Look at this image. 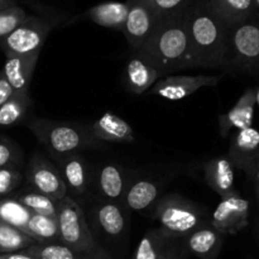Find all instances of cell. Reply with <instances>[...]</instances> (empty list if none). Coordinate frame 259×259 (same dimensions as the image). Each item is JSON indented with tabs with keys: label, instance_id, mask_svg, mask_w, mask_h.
<instances>
[{
	"label": "cell",
	"instance_id": "cell-32",
	"mask_svg": "<svg viewBox=\"0 0 259 259\" xmlns=\"http://www.w3.org/2000/svg\"><path fill=\"white\" fill-rule=\"evenodd\" d=\"M192 2L194 0H148L159 23L185 13Z\"/></svg>",
	"mask_w": 259,
	"mask_h": 259
},
{
	"label": "cell",
	"instance_id": "cell-31",
	"mask_svg": "<svg viewBox=\"0 0 259 259\" xmlns=\"http://www.w3.org/2000/svg\"><path fill=\"white\" fill-rule=\"evenodd\" d=\"M24 250L37 259H83L85 257L61 242L35 243Z\"/></svg>",
	"mask_w": 259,
	"mask_h": 259
},
{
	"label": "cell",
	"instance_id": "cell-33",
	"mask_svg": "<svg viewBox=\"0 0 259 259\" xmlns=\"http://www.w3.org/2000/svg\"><path fill=\"white\" fill-rule=\"evenodd\" d=\"M28 14L19 5H13L7 9L0 10V42L7 38L13 30L17 29L25 19Z\"/></svg>",
	"mask_w": 259,
	"mask_h": 259
},
{
	"label": "cell",
	"instance_id": "cell-14",
	"mask_svg": "<svg viewBox=\"0 0 259 259\" xmlns=\"http://www.w3.org/2000/svg\"><path fill=\"white\" fill-rule=\"evenodd\" d=\"M161 78L158 70L141 52H136L126 62L125 83L131 93L137 95L147 93Z\"/></svg>",
	"mask_w": 259,
	"mask_h": 259
},
{
	"label": "cell",
	"instance_id": "cell-8",
	"mask_svg": "<svg viewBox=\"0 0 259 259\" xmlns=\"http://www.w3.org/2000/svg\"><path fill=\"white\" fill-rule=\"evenodd\" d=\"M128 15L121 32L134 51H139L151 39L159 22L148 0H126Z\"/></svg>",
	"mask_w": 259,
	"mask_h": 259
},
{
	"label": "cell",
	"instance_id": "cell-35",
	"mask_svg": "<svg viewBox=\"0 0 259 259\" xmlns=\"http://www.w3.org/2000/svg\"><path fill=\"white\" fill-rule=\"evenodd\" d=\"M20 152L18 147L10 141H0V168L17 166L19 162Z\"/></svg>",
	"mask_w": 259,
	"mask_h": 259
},
{
	"label": "cell",
	"instance_id": "cell-2",
	"mask_svg": "<svg viewBox=\"0 0 259 259\" xmlns=\"http://www.w3.org/2000/svg\"><path fill=\"white\" fill-rule=\"evenodd\" d=\"M162 77L180 70L196 68L185 13L162 20L142 50Z\"/></svg>",
	"mask_w": 259,
	"mask_h": 259
},
{
	"label": "cell",
	"instance_id": "cell-27",
	"mask_svg": "<svg viewBox=\"0 0 259 259\" xmlns=\"http://www.w3.org/2000/svg\"><path fill=\"white\" fill-rule=\"evenodd\" d=\"M14 199H17L20 204L24 205L32 214L57 218L58 201L47 196V195L30 190V191H25L17 195Z\"/></svg>",
	"mask_w": 259,
	"mask_h": 259
},
{
	"label": "cell",
	"instance_id": "cell-26",
	"mask_svg": "<svg viewBox=\"0 0 259 259\" xmlns=\"http://www.w3.org/2000/svg\"><path fill=\"white\" fill-rule=\"evenodd\" d=\"M171 240L161 229L147 230L137 247L134 259H158Z\"/></svg>",
	"mask_w": 259,
	"mask_h": 259
},
{
	"label": "cell",
	"instance_id": "cell-37",
	"mask_svg": "<svg viewBox=\"0 0 259 259\" xmlns=\"http://www.w3.org/2000/svg\"><path fill=\"white\" fill-rule=\"evenodd\" d=\"M158 259H180V250L177 245L169 242Z\"/></svg>",
	"mask_w": 259,
	"mask_h": 259
},
{
	"label": "cell",
	"instance_id": "cell-17",
	"mask_svg": "<svg viewBox=\"0 0 259 259\" xmlns=\"http://www.w3.org/2000/svg\"><path fill=\"white\" fill-rule=\"evenodd\" d=\"M90 133L93 138L111 143H133L136 134L126 120L111 113H105L91 125Z\"/></svg>",
	"mask_w": 259,
	"mask_h": 259
},
{
	"label": "cell",
	"instance_id": "cell-1",
	"mask_svg": "<svg viewBox=\"0 0 259 259\" xmlns=\"http://www.w3.org/2000/svg\"><path fill=\"white\" fill-rule=\"evenodd\" d=\"M196 68L225 70L229 25L211 9L207 0H194L185 12Z\"/></svg>",
	"mask_w": 259,
	"mask_h": 259
},
{
	"label": "cell",
	"instance_id": "cell-42",
	"mask_svg": "<svg viewBox=\"0 0 259 259\" xmlns=\"http://www.w3.org/2000/svg\"><path fill=\"white\" fill-rule=\"evenodd\" d=\"M254 94H255V104H257L259 108V85L257 88H254Z\"/></svg>",
	"mask_w": 259,
	"mask_h": 259
},
{
	"label": "cell",
	"instance_id": "cell-4",
	"mask_svg": "<svg viewBox=\"0 0 259 259\" xmlns=\"http://www.w3.org/2000/svg\"><path fill=\"white\" fill-rule=\"evenodd\" d=\"M227 72L259 75V19L242 20L228 27Z\"/></svg>",
	"mask_w": 259,
	"mask_h": 259
},
{
	"label": "cell",
	"instance_id": "cell-13",
	"mask_svg": "<svg viewBox=\"0 0 259 259\" xmlns=\"http://www.w3.org/2000/svg\"><path fill=\"white\" fill-rule=\"evenodd\" d=\"M255 108L254 88H249L244 91L235 105L228 113L219 116V129L223 138H227L233 131H242L250 128L253 124Z\"/></svg>",
	"mask_w": 259,
	"mask_h": 259
},
{
	"label": "cell",
	"instance_id": "cell-39",
	"mask_svg": "<svg viewBox=\"0 0 259 259\" xmlns=\"http://www.w3.org/2000/svg\"><path fill=\"white\" fill-rule=\"evenodd\" d=\"M0 259H37L29 254L25 250H19V252L14 253H5V254H0Z\"/></svg>",
	"mask_w": 259,
	"mask_h": 259
},
{
	"label": "cell",
	"instance_id": "cell-29",
	"mask_svg": "<svg viewBox=\"0 0 259 259\" xmlns=\"http://www.w3.org/2000/svg\"><path fill=\"white\" fill-rule=\"evenodd\" d=\"M32 212L17 199H0V223L24 232Z\"/></svg>",
	"mask_w": 259,
	"mask_h": 259
},
{
	"label": "cell",
	"instance_id": "cell-12",
	"mask_svg": "<svg viewBox=\"0 0 259 259\" xmlns=\"http://www.w3.org/2000/svg\"><path fill=\"white\" fill-rule=\"evenodd\" d=\"M228 157L234 167L242 169L249 176L259 162V131L245 128L235 132L230 142Z\"/></svg>",
	"mask_w": 259,
	"mask_h": 259
},
{
	"label": "cell",
	"instance_id": "cell-24",
	"mask_svg": "<svg viewBox=\"0 0 259 259\" xmlns=\"http://www.w3.org/2000/svg\"><path fill=\"white\" fill-rule=\"evenodd\" d=\"M211 9L228 25L249 19L255 12L254 0H207Z\"/></svg>",
	"mask_w": 259,
	"mask_h": 259
},
{
	"label": "cell",
	"instance_id": "cell-28",
	"mask_svg": "<svg viewBox=\"0 0 259 259\" xmlns=\"http://www.w3.org/2000/svg\"><path fill=\"white\" fill-rule=\"evenodd\" d=\"M35 243L37 242L23 230L0 223V254L24 250Z\"/></svg>",
	"mask_w": 259,
	"mask_h": 259
},
{
	"label": "cell",
	"instance_id": "cell-41",
	"mask_svg": "<svg viewBox=\"0 0 259 259\" xmlns=\"http://www.w3.org/2000/svg\"><path fill=\"white\" fill-rule=\"evenodd\" d=\"M15 5V0H0V10Z\"/></svg>",
	"mask_w": 259,
	"mask_h": 259
},
{
	"label": "cell",
	"instance_id": "cell-10",
	"mask_svg": "<svg viewBox=\"0 0 259 259\" xmlns=\"http://www.w3.org/2000/svg\"><path fill=\"white\" fill-rule=\"evenodd\" d=\"M222 76L196 75V76H166L157 81L148 90L151 95L159 96L169 101L184 100L202 88H212L219 83Z\"/></svg>",
	"mask_w": 259,
	"mask_h": 259
},
{
	"label": "cell",
	"instance_id": "cell-22",
	"mask_svg": "<svg viewBox=\"0 0 259 259\" xmlns=\"http://www.w3.org/2000/svg\"><path fill=\"white\" fill-rule=\"evenodd\" d=\"M159 195V186L152 180L141 179L126 187L123 205L132 211H143L156 202Z\"/></svg>",
	"mask_w": 259,
	"mask_h": 259
},
{
	"label": "cell",
	"instance_id": "cell-6",
	"mask_svg": "<svg viewBox=\"0 0 259 259\" xmlns=\"http://www.w3.org/2000/svg\"><path fill=\"white\" fill-rule=\"evenodd\" d=\"M57 224L60 242L71 249L83 255L96 249L98 243L89 228L82 207L67 195L58 200Z\"/></svg>",
	"mask_w": 259,
	"mask_h": 259
},
{
	"label": "cell",
	"instance_id": "cell-21",
	"mask_svg": "<svg viewBox=\"0 0 259 259\" xmlns=\"http://www.w3.org/2000/svg\"><path fill=\"white\" fill-rule=\"evenodd\" d=\"M83 15L100 27L121 32L128 15V4L126 2L101 3L90 8Z\"/></svg>",
	"mask_w": 259,
	"mask_h": 259
},
{
	"label": "cell",
	"instance_id": "cell-7",
	"mask_svg": "<svg viewBox=\"0 0 259 259\" xmlns=\"http://www.w3.org/2000/svg\"><path fill=\"white\" fill-rule=\"evenodd\" d=\"M53 25L40 18L28 15L27 19L0 42L5 56H27L40 53Z\"/></svg>",
	"mask_w": 259,
	"mask_h": 259
},
{
	"label": "cell",
	"instance_id": "cell-38",
	"mask_svg": "<svg viewBox=\"0 0 259 259\" xmlns=\"http://www.w3.org/2000/svg\"><path fill=\"white\" fill-rule=\"evenodd\" d=\"M83 259H113V258L110 257V254H109L104 248H101L100 245H98L95 250H93L91 253L86 254L85 257H83Z\"/></svg>",
	"mask_w": 259,
	"mask_h": 259
},
{
	"label": "cell",
	"instance_id": "cell-19",
	"mask_svg": "<svg viewBox=\"0 0 259 259\" xmlns=\"http://www.w3.org/2000/svg\"><path fill=\"white\" fill-rule=\"evenodd\" d=\"M205 179L220 197L237 192L234 187V164L228 156L215 157L207 161L205 164Z\"/></svg>",
	"mask_w": 259,
	"mask_h": 259
},
{
	"label": "cell",
	"instance_id": "cell-16",
	"mask_svg": "<svg viewBox=\"0 0 259 259\" xmlns=\"http://www.w3.org/2000/svg\"><path fill=\"white\" fill-rule=\"evenodd\" d=\"M38 58L39 53L27 56H7V61L2 72L14 93L29 94L30 81Z\"/></svg>",
	"mask_w": 259,
	"mask_h": 259
},
{
	"label": "cell",
	"instance_id": "cell-18",
	"mask_svg": "<svg viewBox=\"0 0 259 259\" xmlns=\"http://www.w3.org/2000/svg\"><path fill=\"white\" fill-rule=\"evenodd\" d=\"M94 214L96 224L110 238L121 237L128 228V209L123 202L104 200L96 205Z\"/></svg>",
	"mask_w": 259,
	"mask_h": 259
},
{
	"label": "cell",
	"instance_id": "cell-9",
	"mask_svg": "<svg viewBox=\"0 0 259 259\" xmlns=\"http://www.w3.org/2000/svg\"><path fill=\"white\" fill-rule=\"evenodd\" d=\"M27 182L32 190L57 201L67 194L66 185L57 167L39 153H34L30 158L27 167Z\"/></svg>",
	"mask_w": 259,
	"mask_h": 259
},
{
	"label": "cell",
	"instance_id": "cell-5",
	"mask_svg": "<svg viewBox=\"0 0 259 259\" xmlns=\"http://www.w3.org/2000/svg\"><path fill=\"white\" fill-rule=\"evenodd\" d=\"M154 218L158 220L159 229L169 238H186L194 230L210 222L201 207L177 194L166 195L157 204Z\"/></svg>",
	"mask_w": 259,
	"mask_h": 259
},
{
	"label": "cell",
	"instance_id": "cell-11",
	"mask_svg": "<svg viewBox=\"0 0 259 259\" xmlns=\"http://www.w3.org/2000/svg\"><path fill=\"white\" fill-rule=\"evenodd\" d=\"M249 219V201L238 192L222 197V201L211 215L212 227L222 234H237L248 225Z\"/></svg>",
	"mask_w": 259,
	"mask_h": 259
},
{
	"label": "cell",
	"instance_id": "cell-34",
	"mask_svg": "<svg viewBox=\"0 0 259 259\" xmlns=\"http://www.w3.org/2000/svg\"><path fill=\"white\" fill-rule=\"evenodd\" d=\"M22 182V174L17 166L0 168V197L7 196L14 191Z\"/></svg>",
	"mask_w": 259,
	"mask_h": 259
},
{
	"label": "cell",
	"instance_id": "cell-25",
	"mask_svg": "<svg viewBox=\"0 0 259 259\" xmlns=\"http://www.w3.org/2000/svg\"><path fill=\"white\" fill-rule=\"evenodd\" d=\"M24 233L37 243L60 242L57 218L32 214Z\"/></svg>",
	"mask_w": 259,
	"mask_h": 259
},
{
	"label": "cell",
	"instance_id": "cell-36",
	"mask_svg": "<svg viewBox=\"0 0 259 259\" xmlns=\"http://www.w3.org/2000/svg\"><path fill=\"white\" fill-rule=\"evenodd\" d=\"M13 89L9 85V82L7 81L5 76L3 75V72H0V106L5 103V101L9 100L10 96L13 95Z\"/></svg>",
	"mask_w": 259,
	"mask_h": 259
},
{
	"label": "cell",
	"instance_id": "cell-3",
	"mask_svg": "<svg viewBox=\"0 0 259 259\" xmlns=\"http://www.w3.org/2000/svg\"><path fill=\"white\" fill-rule=\"evenodd\" d=\"M28 128L56 161L77 153L96 142L91 136L90 129L88 131L75 124L48 119H33L28 124Z\"/></svg>",
	"mask_w": 259,
	"mask_h": 259
},
{
	"label": "cell",
	"instance_id": "cell-15",
	"mask_svg": "<svg viewBox=\"0 0 259 259\" xmlns=\"http://www.w3.org/2000/svg\"><path fill=\"white\" fill-rule=\"evenodd\" d=\"M225 235L207 222L185 238V247L200 259H218Z\"/></svg>",
	"mask_w": 259,
	"mask_h": 259
},
{
	"label": "cell",
	"instance_id": "cell-20",
	"mask_svg": "<svg viewBox=\"0 0 259 259\" xmlns=\"http://www.w3.org/2000/svg\"><path fill=\"white\" fill-rule=\"evenodd\" d=\"M57 163L67 191L75 196H82L89 184L88 167L82 157L78 153H73L57 159Z\"/></svg>",
	"mask_w": 259,
	"mask_h": 259
},
{
	"label": "cell",
	"instance_id": "cell-43",
	"mask_svg": "<svg viewBox=\"0 0 259 259\" xmlns=\"http://www.w3.org/2000/svg\"><path fill=\"white\" fill-rule=\"evenodd\" d=\"M254 4H255V8H259V0H254Z\"/></svg>",
	"mask_w": 259,
	"mask_h": 259
},
{
	"label": "cell",
	"instance_id": "cell-30",
	"mask_svg": "<svg viewBox=\"0 0 259 259\" xmlns=\"http://www.w3.org/2000/svg\"><path fill=\"white\" fill-rule=\"evenodd\" d=\"M29 94L13 93L9 100L0 106V125L8 126L18 123L29 108Z\"/></svg>",
	"mask_w": 259,
	"mask_h": 259
},
{
	"label": "cell",
	"instance_id": "cell-40",
	"mask_svg": "<svg viewBox=\"0 0 259 259\" xmlns=\"http://www.w3.org/2000/svg\"><path fill=\"white\" fill-rule=\"evenodd\" d=\"M249 179L253 181V185H254L255 190V196H257L258 204H259V162L255 164V167L253 168V171L250 172Z\"/></svg>",
	"mask_w": 259,
	"mask_h": 259
},
{
	"label": "cell",
	"instance_id": "cell-23",
	"mask_svg": "<svg viewBox=\"0 0 259 259\" xmlns=\"http://www.w3.org/2000/svg\"><path fill=\"white\" fill-rule=\"evenodd\" d=\"M98 187L106 201L123 202L124 194L126 191L124 171L113 163L103 166L99 171Z\"/></svg>",
	"mask_w": 259,
	"mask_h": 259
}]
</instances>
